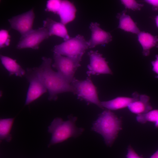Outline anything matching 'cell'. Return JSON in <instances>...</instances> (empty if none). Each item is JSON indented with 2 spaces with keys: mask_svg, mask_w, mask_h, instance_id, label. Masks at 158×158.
<instances>
[{
  "mask_svg": "<svg viewBox=\"0 0 158 158\" xmlns=\"http://www.w3.org/2000/svg\"><path fill=\"white\" fill-rule=\"evenodd\" d=\"M41 64L33 68L39 78L49 93L48 99L56 100L59 94L70 92L75 94V91L71 84L64 80L57 72L51 67L52 60L43 57Z\"/></svg>",
  "mask_w": 158,
  "mask_h": 158,
  "instance_id": "cell-1",
  "label": "cell"
},
{
  "mask_svg": "<svg viewBox=\"0 0 158 158\" xmlns=\"http://www.w3.org/2000/svg\"><path fill=\"white\" fill-rule=\"evenodd\" d=\"M92 129L103 137L107 146L111 147L122 129L121 120L109 110H105L94 123Z\"/></svg>",
  "mask_w": 158,
  "mask_h": 158,
  "instance_id": "cell-2",
  "label": "cell"
},
{
  "mask_svg": "<svg viewBox=\"0 0 158 158\" xmlns=\"http://www.w3.org/2000/svg\"><path fill=\"white\" fill-rule=\"evenodd\" d=\"M68 118V120L65 121L60 118H56L48 126V131L51 135L49 147L61 142L70 138L77 137L83 132V128L75 125L76 117L71 115Z\"/></svg>",
  "mask_w": 158,
  "mask_h": 158,
  "instance_id": "cell-3",
  "label": "cell"
},
{
  "mask_svg": "<svg viewBox=\"0 0 158 158\" xmlns=\"http://www.w3.org/2000/svg\"><path fill=\"white\" fill-rule=\"evenodd\" d=\"M88 47V42L83 36L78 35L70 37L61 44L55 45L53 49L54 53L67 57H82Z\"/></svg>",
  "mask_w": 158,
  "mask_h": 158,
  "instance_id": "cell-4",
  "label": "cell"
},
{
  "mask_svg": "<svg viewBox=\"0 0 158 158\" xmlns=\"http://www.w3.org/2000/svg\"><path fill=\"white\" fill-rule=\"evenodd\" d=\"M82 57L64 56L54 53V62L52 66L57 70V72L64 80L71 84L75 78L74 75L76 70L80 66Z\"/></svg>",
  "mask_w": 158,
  "mask_h": 158,
  "instance_id": "cell-5",
  "label": "cell"
},
{
  "mask_svg": "<svg viewBox=\"0 0 158 158\" xmlns=\"http://www.w3.org/2000/svg\"><path fill=\"white\" fill-rule=\"evenodd\" d=\"M71 84L75 89L78 98L93 103L103 109L99 99L96 88L90 77L83 80L74 78Z\"/></svg>",
  "mask_w": 158,
  "mask_h": 158,
  "instance_id": "cell-6",
  "label": "cell"
},
{
  "mask_svg": "<svg viewBox=\"0 0 158 158\" xmlns=\"http://www.w3.org/2000/svg\"><path fill=\"white\" fill-rule=\"evenodd\" d=\"M50 36L47 29L44 27L32 30L23 36H21L17 45L19 49L32 48L38 49L40 44Z\"/></svg>",
  "mask_w": 158,
  "mask_h": 158,
  "instance_id": "cell-7",
  "label": "cell"
},
{
  "mask_svg": "<svg viewBox=\"0 0 158 158\" xmlns=\"http://www.w3.org/2000/svg\"><path fill=\"white\" fill-rule=\"evenodd\" d=\"M30 83L25 102L28 105L47 92V89L32 68H28L25 74Z\"/></svg>",
  "mask_w": 158,
  "mask_h": 158,
  "instance_id": "cell-8",
  "label": "cell"
},
{
  "mask_svg": "<svg viewBox=\"0 0 158 158\" xmlns=\"http://www.w3.org/2000/svg\"><path fill=\"white\" fill-rule=\"evenodd\" d=\"M35 18L33 9L21 14L14 16L8 20L11 27L18 31L23 36L32 30Z\"/></svg>",
  "mask_w": 158,
  "mask_h": 158,
  "instance_id": "cell-9",
  "label": "cell"
},
{
  "mask_svg": "<svg viewBox=\"0 0 158 158\" xmlns=\"http://www.w3.org/2000/svg\"><path fill=\"white\" fill-rule=\"evenodd\" d=\"M90 63L87 67V73L89 76L91 75L112 74L107 62L98 51H90L88 53Z\"/></svg>",
  "mask_w": 158,
  "mask_h": 158,
  "instance_id": "cell-10",
  "label": "cell"
},
{
  "mask_svg": "<svg viewBox=\"0 0 158 158\" xmlns=\"http://www.w3.org/2000/svg\"><path fill=\"white\" fill-rule=\"evenodd\" d=\"M90 28L91 36L88 42L89 48H93L99 44L104 45L111 41L112 37L110 34L101 28L98 23H91Z\"/></svg>",
  "mask_w": 158,
  "mask_h": 158,
  "instance_id": "cell-11",
  "label": "cell"
},
{
  "mask_svg": "<svg viewBox=\"0 0 158 158\" xmlns=\"http://www.w3.org/2000/svg\"><path fill=\"white\" fill-rule=\"evenodd\" d=\"M132 97V98L118 97L109 101L101 102V103L103 107L109 110H117L128 107L131 103L138 100L140 98L139 94L137 92L133 93Z\"/></svg>",
  "mask_w": 158,
  "mask_h": 158,
  "instance_id": "cell-12",
  "label": "cell"
},
{
  "mask_svg": "<svg viewBox=\"0 0 158 158\" xmlns=\"http://www.w3.org/2000/svg\"><path fill=\"white\" fill-rule=\"evenodd\" d=\"M43 26L48 31L50 36L56 35L63 39L64 41L70 37L65 25L47 18L43 21Z\"/></svg>",
  "mask_w": 158,
  "mask_h": 158,
  "instance_id": "cell-13",
  "label": "cell"
},
{
  "mask_svg": "<svg viewBox=\"0 0 158 158\" xmlns=\"http://www.w3.org/2000/svg\"><path fill=\"white\" fill-rule=\"evenodd\" d=\"M76 10L73 4L67 0H61L60 9L57 13L61 23L65 25L75 18Z\"/></svg>",
  "mask_w": 158,
  "mask_h": 158,
  "instance_id": "cell-14",
  "label": "cell"
},
{
  "mask_svg": "<svg viewBox=\"0 0 158 158\" xmlns=\"http://www.w3.org/2000/svg\"><path fill=\"white\" fill-rule=\"evenodd\" d=\"M149 100L150 97L148 96L141 95L138 100L131 103L128 107L131 112L138 115L145 114L152 109Z\"/></svg>",
  "mask_w": 158,
  "mask_h": 158,
  "instance_id": "cell-15",
  "label": "cell"
},
{
  "mask_svg": "<svg viewBox=\"0 0 158 158\" xmlns=\"http://www.w3.org/2000/svg\"><path fill=\"white\" fill-rule=\"evenodd\" d=\"M138 40L143 48V54L145 56L148 55L150 49L158 45V38L148 33L140 32L138 34Z\"/></svg>",
  "mask_w": 158,
  "mask_h": 158,
  "instance_id": "cell-16",
  "label": "cell"
},
{
  "mask_svg": "<svg viewBox=\"0 0 158 158\" xmlns=\"http://www.w3.org/2000/svg\"><path fill=\"white\" fill-rule=\"evenodd\" d=\"M0 59L2 64L9 72V75L14 74L21 77L25 75V71L16 62V60L1 55Z\"/></svg>",
  "mask_w": 158,
  "mask_h": 158,
  "instance_id": "cell-17",
  "label": "cell"
},
{
  "mask_svg": "<svg viewBox=\"0 0 158 158\" xmlns=\"http://www.w3.org/2000/svg\"><path fill=\"white\" fill-rule=\"evenodd\" d=\"M14 118L1 119L0 120V139L10 142L12 136L10 133L14 121Z\"/></svg>",
  "mask_w": 158,
  "mask_h": 158,
  "instance_id": "cell-18",
  "label": "cell"
},
{
  "mask_svg": "<svg viewBox=\"0 0 158 158\" xmlns=\"http://www.w3.org/2000/svg\"><path fill=\"white\" fill-rule=\"evenodd\" d=\"M118 28L126 31L138 34L140 32L130 17L122 13L119 18Z\"/></svg>",
  "mask_w": 158,
  "mask_h": 158,
  "instance_id": "cell-19",
  "label": "cell"
},
{
  "mask_svg": "<svg viewBox=\"0 0 158 158\" xmlns=\"http://www.w3.org/2000/svg\"><path fill=\"white\" fill-rule=\"evenodd\" d=\"M136 119L138 122L141 123L147 121L155 123L158 120V109L151 110L145 114L138 115Z\"/></svg>",
  "mask_w": 158,
  "mask_h": 158,
  "instance_id": "cell-20",
  "label": "cell"
},
{
  "mask_svg": "<svg viewBox=\"0 0 158 158\" xmlns=\"http://www.w3.org/2000/svg\"><path fill=\"white\" fill-rule=\"evenodd\" d=\"M61 0H49L47 1L46 11H50L57 14L61 5Z\"/></svg>",
  "mask_w": 158,
  "mask_h": 158,
  "instance_id": "cell-21",
  "label": "cell"
},
{
  "mask_svg": "<svg viewBox=\"0 0 158 158\" xmlns=\"http://www.w3.org/2000/svg\"><path fill=\"white\" fill-rule=\"evenodd\" d=\"M10 37L8 31L1 30L0 31V47H4L9 45Z\"/></svg>",
  "mask_w": 158,
  "mask_h": 158,
  "instance_id": "cell-22",
  "label": "cell"
},
{
  "mask_svg": "<svg viewBox=\"0 0 158 158\" xmlns=\"http://www.w3.org/2000/svg\"><path fill=\"white\" fill-rule=\"evenodd\" d=\"M122 3L125 6L132 10H140L143 6V5L139 4L135 0H121Z\"/></svg>",
  "mask_w": 158,
  "mask_h": 158,
  "instance_id": "cell-23",
  "label": "cell"
},
{
  "mask_svg": "<svg viewBox=\"0 0 158 158\" xmlns=\"http://www.w3.org/2000/svg\"><path fill=\"white\" fill-rule=\"evenodd\" d=\"M126 158H143L139 156L134 150L131 146L129 145L127 148Z\"/></svg>",
  "mask_w": 158,
  "mask_h": 158,
  "instance_id": "cell-24",
  "label": "cell"
},
{
  "mask_svg": "<svg viewBox=\"0 0 158 158\" xmlns=\"http://www.w3.org/2000/svg\"><path fill=\"white\" fill-rule=\"evenodd\" d=\"M156 58L155 60L152 61V63L153 67L152 70L157 74V78H158V55H156Z\"/></svg>",
  "mask_w": 158,
  "mask_h": 158,
  "instance_id": "cell-25",
  "label": "cell"
},
{
  "mask_svg": "<svg viewBox=\"0 0 158 158\" xmlns=\"http://www.w3.org/2000/svg\"><path fill=\"white\" fill-rule=\"evenodd\" d=\"M145 1L154 6L158 7V0H145Z\"/></svg>",
  "mask_w": 158,
  "mask_h": 158,
  "instance_id": "cell-26",
  "label": "cell"
},
{
  "mask_svg": "<svg viewBox=\"0 0 158 158\" xmlns=\"http://www.w3.org/2000/svg\"><path fill=\"white\" fill-rule=\"evenodd\" d=\"M150 158H158V149L150 157Z\"/></svg>",
  "mask_w": 158,
  "mask_h": 158,
  "instance_id": "cell-27",
  "label": "cell"
},
{
  "mask_svg": "<svg viewBox=\"0 0 158 158\" xmlns=\"http://www.w3.org/2000/svg\"><path fill=\"white\" fill-rule=\"evenodd\" d=\"M155 21L156 25L157 27H158V16H157L156 18Z\"/></svg>",
  "mask_w": 158,
  "mask_h": 158,
  "instance_id": "cell-28",
  "label": "cell"
},
{
  "mask_svg": "<svg viewBox=\"0 0 158 158\" xmlns=\"http://www.w3.org/2000/svg\"><path fill=\"white\" fill-rule=\"evenodd\" d=\"M155 126L156 128H158V120L155 123Z\"/></svg>",
  "mask_w": 158,
  "mask_h": 158,
  "instance_id": "cell-29",
  "label": "cell"
}]
</instances>
